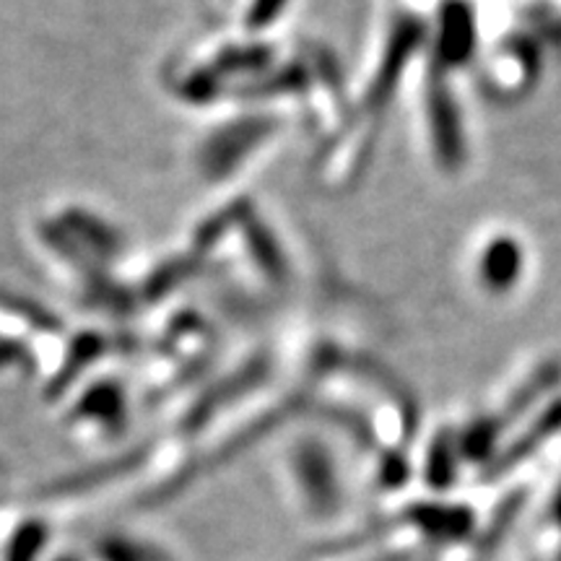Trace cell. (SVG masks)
Returning <instances> with one entry per match:
<instances>
[{"label":"cell","instance_id":"cell-4","mask_svg":"<svg viewBox=\"0 0 561 561\" xmlns=\"http://www.w3.org/2000/svg\"><path fill=\"white\" fill-rule=\"evenodd\" d=\"M432 121H434V133H437L439 151L447 161L460 159V128H458V115H455V107L447 96L445 89H434L432 94Z\"/></svg>","mask_w":561,"mask_h":561},{"label":"cell","instance_id":"cell-6","mask_svg":"<svg viewBox=\"0 0 561 561\" xmlns=\"http://www.w3.org/2000/svg\"><path fill=\"white\" fill-rule=\"evenodd\" d=\"M559 561H561V559H559Z\"/></svg>","mask_w":561,"mask_h":561},{"label":"cell","instance_id":"cell-5","mask_svg":"<svg viewBox=\"0 0 561 561\" xmlns=\"http://www.w3.org/2000/svg\"><path fill=\"white\" fill-rule=\"evenodd\" d=\"M557 515H559V523H561V496H559V502H557Z\"/></svg>","mask_w":561,"mask_h":561},{"label":"cell","instance_id":"cell-3","mask_svg":"<svg viewBox=\"0 0 561 561\" xmlns=\"http://www.w3.org/2000/svg\"><path fill=\"white\" fill-rule=\"evenodd\" d=\"M559 380H561V364L559 362H549V364H543L541 369L533 371L530 380L525 382L523 388L515 392V396H512V401L507 403V409H504L502 419H496L500 421V426H507L512 419H517L520 413L528 411L533 403L541 401L546 392H549Z\"/></svg>","mask_w":561,"mask_h":561},{"label":"cell","instance_id":"cell-2","mask_svg":"<svg viewBox=\"0 0 561 561\" xmlns=\"http://www.w3.org/2000/svg\"><path fill=\"white\" fill-rule=\"evenodd\" d=\"M520 268L523 250L512 240L491 242L486 255H483L481 261L483 280H486L491 289H507V286L515 284V278L520 276Z\"/></svg>","mask_w":561,"mask_h":561},{"label":"cell","instance_id":"cell-1","mask_svg":"<svg viewBox=\"0 0 561 561\" xmlns=\"http://www.w3.org/2000/svg\"><path fill=\"white\" fill-rule=\"evenodd\" d=\"M559 430H561V401L551 403L549 409H546L541 416L533 421L528 430L520 434V437L512 442V445L500 455V458L491 462V468L486 471V479H494V476H500L504 471H512L517 462L528 460L530 455L536 453L541 445H546V442H549Z\"/></svg>","mask_w":561,"mask_h":561}]
</instances>
